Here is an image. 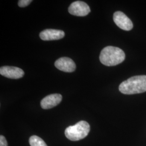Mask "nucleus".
<instances>
[{
  "label": "nucleus",
  "instance_id": "nucleus-3",
  "mask_svg": "<svg viewBox=\"0 0 146 146\" xmlns=\"http://www.w3.org/2000/svg\"><path fill=\"white\" fill-rule=\"evenodd\" d=\"M90 131V125L85 121H81L75 125H70L65 130V135L71 141L80 140L88 135Z\"/></svg>",
  "mask_w": 146,
  "mask_h": 146
},
{
  "label": "nucleus",
  "instance_id": "nucleus-6",
  "mask_svg": "<svg viewBox=\"0 0 146 146\" xmlns=\"http://www.w3.org/2000/svg\"><path fill=\"white\" fill-rule=\"evenodd\" d=\"M0 74L5 77L11 79L20 78L25 75L23 70L21 68L11 66H3L1 67Z\"/></svg>",
  "mask_w": 146,
  "mask_h": 146
},
{
  "label": "nucleus",
  "instance_id": "nucleus-1",
  "mask_svg": "<svg viewBox=\"0 0 146 146\" xmlns=\"http://www.w3.org/2000/svg\"><path fill=\"white\" fill-rule=\"evenodd\" d=\"M121 93L126 95L140 94L146 92V75L131 77L122 82L119 86Z\"/></svg>",
  "mask_w": 146,
  "mask_h": 146
},
{
  "label": "nucleus",
  "instance_id": "nucleus-11",
  "mask_svg": "<svg viewBox=\"0 0 146 146\" xmlns=\"http://www.w3.org/2000/svg\"><path fill=\"white\" fill-rule=\"evenodd\" d=\"M32 2L31 0H20L18 2V5L20 7H26Z\"/></svg>",
  "mask_w": 146,
  "mask_h": 146
},
{
  "label": "nucleus",
  "instance_id": "nucleus-12",
  "mask_svg": "<svg viewBox=\"0 0 146 146\" xmlns=\"http://www.w3.org/2000/svg\"><path fill=\"white\" fill-rule=\"evenodd\" d=\"M0 146H8L7 142L4 136H0Z\"/></svg>",
  "mask_w": 146,
  "mask_h": 146
},
{
  "label": "nucleus",
  "instance_id": "nucleus-10",
  "mask_svg": "<svg viewBox=\"0 0 146 146\" xmlns=\"http://www.w3.org/2000/svg\"><path fill=\"white\" fill-rule=\"evenodd\" d=\"M29 144L31 146H47L41 137L36 135L32 136L29 138Z\"/></svg>",
  "mask_w": 146,
  "mask_h": 146
},
{
  "label": "nucleus",
  "instance_id": "nucleus-7",
  "mask_svg": "<svg viewBox=\"0 0 146 146\" xmlns=\"http://www.w3.org/2000/svg\"><path fill=\"white\" fill-rule=\"evenodd\" d=\"M55 66L58 69L64 72L72 73L76 69V64L73 60L69 58H61L55 62Z\"/></svg>",
  "mask_w": 146,
  "mask_h": 146
},
{
  "label": "nucleus",
  "instance_id": "nucleus-5",
  "mask_svg": "<svg viewBox=\"0 0 146 146\" xmlns=\"http://www.w3.org/2000/svg\"><path fill=\"white\" fill-rule=\"evenodd\" d=\"M113 20L115 24L122 30L129 31L133 28V24L131 20L123 13L118 11L113 15Z\"/></svg>",
  "mask_w": 146,
  "mask_h": 146
},
{
  "label": "nucleus",
  "instance_id": "nucleus-2",
  "mask_svg": "<svg viewBox=\"0 0 146 146\" xmlns=\"http://www.w3.org/2000/svg\"><path fill=\"white\" fill-rule=\"evenodd\" d=\"M124 52L118 47L108 46L104 48L100 55V62L107 66H114L125 59Z\"/></svg>",
  "mask_w": 146,
  "mask_h": 146
},
{
  "label": "nucleus",
  "instance_id": "nucleus-9",
  "mask_svg": "<svg viewBox=\"0 0 146 146\" xmlns=\"http://www.w3.org/2000/svg\"><path fill=\"white\" fill-rule=\"evenodd\" d=\"M64 35V32L62 31L48 29L41 31L40 37L43 41H52L61 39Z\"/></svg>",
  "mask_w": 146,
  "mask_h": 146
},
{
  "label": "nucleus",
  "instance_id": "nucleus-4",
  "mask_svg": "<svg viewBox=\"0 0 146 146\" xmlns=\"http://www.w3.org/2000/svg\"><path fill=\"white\" fill-rule=\"evenodd\" d=\"M69 13L74 16H85L90 12L89 5L85 2L78 1L72 3L68 8Z\"/></svg>",
  "mask_w": 146,
  "mask_h": 146
},
{
  "label": "nucleus",
  "instance_id": "nucleus-8",
  "mask_svg": "<svg viewBox=\"0 0 146 146\" xmlns=\"http://www.w3.org/2000/svg\"><path fill=\"white\" fill-rule=\"evenodd\" d=\"M62 99L61 94H53L48 95L41 101V106L43 109H50L59 104Z\"/></svg>",
  "mask_w": 146,
  "mask_h": 146
}]
</instances>
